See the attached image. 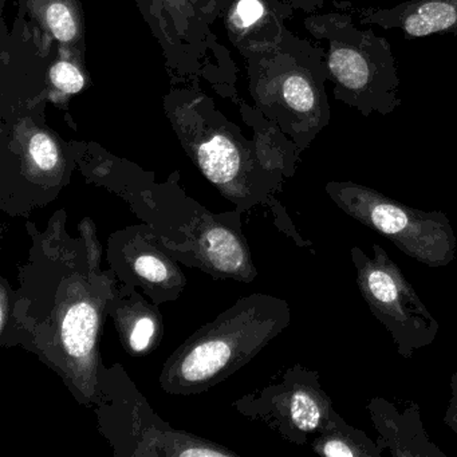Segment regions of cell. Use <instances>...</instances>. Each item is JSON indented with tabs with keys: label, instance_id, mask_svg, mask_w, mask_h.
I'll use <instances>...</instances> for the list:
<instances>
[{
	"label": "cell",
	"instance_id": "obj_1",
	"mask_svg": "<svg viewBox=\"0 0 457 457\" xmlns=\"http://www.w3.org/2000/svg\"><path fill=\"white\" fill-rule=\"evenodd\" d=\"M304 26L328 46V81L337 101L365 119L387 116L403 105L397 63L386 38L371 29L360 30L349 10L310 15Z\"/></svg>",
	"mask_w": 457,
	"mask_h": 457
},
{
	"label": "cell",
	"instance_id": "obj_2",
	"mask_svg": "<svg viewBox=\"0 0 457 457\" xmlns=\"http://www.w3.org/2000/svg\"><path fill=\"white\" fill-rule=\"evenodd\" d=\"M328 77L325 50L286 33L275 50L267 87L283 127L302 148L330 124Z\"/></svg>",
	"mask_w": 457,
	"mask_h": 457
},
{
	"label": "cell",
	"instance_id": "obj_3",
	"mask_svg": "<svg viewBox=\"0 0 457 457\" xmlns=\"http://www.w3.org/2000/svg\"><path fill=\"white\" fill-rule=\"evenodd\" d=\"M266 334L247 318L227 320L223 330H213L181 349L168 370L165 386L172 392H189L219 381L237 368L263 344Z\"/></svg>",
	"mask_w": 457,
	"mask_h": 457
},
{
	"label": "cell",
	"instance_id": "obj_4",
	"mask_svg": "<svg viewBox=\"0 0 457 457\" xmlns=\"http://www.w3.org/2000/svg\"><path fill=\"white\" fill-rule=\"evenodd\" d=\"M347 6L358 12L361 25L398 31L406 39L457 37V0H406L390 9Z\"/></svg>",
	"mask_w": 457,
	"mask_h": 457
},
{
	"label": "cell",
	"instance_id": "obj_5",
	"mask_svg": "<svg viewBox=\"0 0 457 457\" xmlns=\"http://www.w3.org/2000/svg\"><path fill=\"white\" fill-rule=\"evenodd\" d=\"M33 14L63 46L82 44V22L76 0H30Z\"/></svg>",
	"mask_w": 457,
	"mask_h": 457
},
{
	"label": "cell",
	"instance_id": "obj_6",
	"mask_svg": "<svg viewBox=\"0 0 457 457\" xmlns=\"http://www.w3.org/2000/svg\"><path fill=\"white\" fill-rule=\"evenodd\" d=\"M151 14L152 22L159 25L168 41L180 42L194 34V23L202 15L192 0H140Z\"/></svg>",
	"mask_w": 457,
	"mask_h": 457
},
{
	"label": "cell",
	"instance_id": "obj_7",
	"mask_svg": "<svg viewBox=\"0 0 457 457\" xmlns=\"http://www.w3.org/2000/svg\"><path fill=\"white\" fill-rule=\"evenodd\" d=\"M197 162L203 173L215 184L234 180L239 172L240 154L237 145L224 135L211 136L197 148Z\"/></svg>",
	"mask_w": 457,
	"mask_h": 457
},
{
	"label": "cell",
	"instance_id": "obj_8",
	"mask_svg": "<svg viewBox=\"0 0 457 457\" xmlns=\"http://www.w3.org/2000/svg\"><path fill=\"white\" fill-rule=\"evenodd\" d=\"M98 314L87 302H79L66 312L62 320V342L69 354L85 358L92 353L97 336Z\"/></svg>",
	"mask_w": 457,
	"mask_h": 457
},
{
	"label": "cell",
	"instance_id": "obj_9",
	"mask_svg": "<svg viewBox=\"0 0 457 457\" xmlns=\"http://www.w3.org/2000/svg\"><path fill=\"white\" fill-rule=\"evenodd\" d=\"M203 248L212 266L228 274L239 272L245 266V251L232 232L212 228L204 235Z\"/></svg>",
	"mask_w": 457,
	"mask_h": 457
},
{
	"label": "cell",
	"instance_id": "obj_10",
	"mask_svg": "<svg viewBox=\"0 0 457 457\" xmlns=\"http://www.w3.org/2000/svg\"><path fill=\"white\" fill-rule=\"evenodd\" d=\"M291 420L304 432L314 430L320 425V411L318 403L312 395L304 392H296L291 398Z\"/></svg>",
	"mask_w": 457,
	"mask_h": 457
},
{
	"label": "cell",
	"instance_id": "obj_11",
	"mask_svg": "<svg viewBox=\"0 0 457 457\" xmlns=\"http://www.w3.org/2000/svg\"><path fill=\"white\" fill-rule=\"evenodd\" d=\"M29 154L37 168L45 172L54 170L60 162L57 145L53 138L44 132H37L29 141Z\"/></svg>",
	"mask_w": 457,
	"mask_h": 457
},
{
	"label": "cell",
	"instance_id": "obj_12",
	"mask_svg": "<svg viewBox=\"0 0 457 457\" xmlns=\"http://www.w3.org/2000/svg\"><path fill=\"white\" fill-rule=\"evenodd\" d=\"M50 81L55 89L66 95H76L85 87V77L74 63L69 61H58L50 69Z\"/></svg>",
	"mask_w": 457,
	"mask_h": 457
},
{
	"label": "cell",
	"instance_id": "obj_13",
	"mask_svg": "<svg viewBox=\"0 0 457 457\" xmlns=\"http://www.w3.org/2000/svg\"><path fill=\"white\" fill-rule=\"evenodd\" d=\"M368 287L371 296L379 303L392 304L398 298L395 280L384 270H373L368 275Z\"/></svg>",
	"mask_w": 457,
	"mask_h": 457
},
{
	"label": "cell",
	"instance_id": "obj_14",
	"mask_svg": "<svg viewBox=\"0 0 457 457\" xmlns=\"http://www.w3.org/2000/svg\"><path fill=\"white\" fill-rule=\"evenodd\" d=\"M136 271L149 282L160 283L168 278L167 266L156 256L143 255L136 261Z\"/></svg>",
	"mask_w": 457,
	"mask_h": 457
},
{
	"label": "cell",
	"instance_id": "obj_15",
	"mask_svg": "<svg viewBox=\"0 0 457 457\" xmlns=\"http://www.w3.org/2000/svg\"><path fill=\"white\" fill-rule=\"evenodd\" d=\"M154 333V323L151 318H143L136 323L132 334H130V346L136 352L145 350L151 344Z\"/></svg>",
	"mask_w": 457,
	"mask_h": 457
},
{
	"label": "cell",
	"instance_id": "obj_16",
	"mask_svg": "<svg viewBox=\"0 0 457 457\" xmlns=\"http://www.w3.org/2000/svg\"><path fill=\"white\" fill-rule=\"evenodd\" d=\"M192 4L196 7L197 12L202 15V18H204V15L207 17L215 15L216 17L221 7V0H192Z\"/></svg>",
	"mask_w": 457,
	"mask_h": 457
},
{
	"label": "cell",
	"instance_id": "obj_17",
	"mask_svg": "<svg viewBox=\"0 0 457 457\" xmlns=\"http://www.w3.org/2000/svg\"><path fill=\"white\" fill-rule=\"evenodd\" d=\"M323 452L328 456H354V452L341 441H330V443L326 444Z\"/></svg>",
	"mask_w": 457,
	"mask_h": 457
},
{
	"label": "cell",
	"instance_id": "obj_18",
	"mask_svg": "<svg viewBox=\"0 0 457 457\" xmlns=\"http://www.w3.org/2000/svg\"><path fill=\"white\" fill-rule=\"evenodd\" d=\"M181 456L187 457H207V456H224L223 452L213 451V449H188V451L181 452Z\"/></svg>",
	"mask_w": 457,
	"mask_h": 457
},
{
	"label": "cell",
	"instance_id": "obj_19",
	"mask_svg": "<svg viewBox=\"0 0 457 457\" xmlns=\"http://www.w3.org/2000/svg\"><path fill=\"white\" fill-rule=\"evenodd\" d=\"M2 328H4V325H6L7 320V295L6 291H2Z\"/></svg>",
	"mask_w": 457,
	"mask_h": 457
}]
</instances>
